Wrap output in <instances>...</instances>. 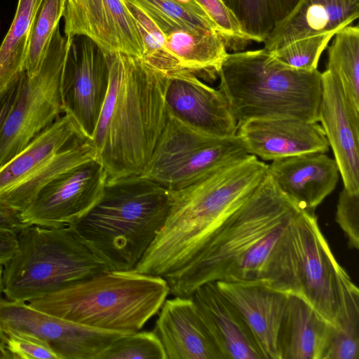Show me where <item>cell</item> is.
Returning <instances> with one entry per match:
<instances>
[{
  "instance_id": "6da1fadb",
  "label": "cell",
  "mask_w": 359,
  "mask_h": 359,
  "mask_svg": "<svg viewBox=\"0 0 359 359\" xmlns=\"http://www.w3.org/2000/svg\"><path fill=\"white\" fill-rule=\"evenodd\" d=\"M167 73L141 57L109 55V83L90 139L107 181L139 175L164 128Z\"/></svg>"
},
{
  "instance_id": "7a4b0ae2",
  "label": "cell",
  "mask_w": 359,
  "mask_h": 359,
  "mask_svg": "<svg viewBox=\"0 0 359 359\" xmlns=\"http://www.w3.org/2000/svg\"><path fill=\"white\" fill-rule=\"evenodd\" d=\"M267 167L248 154L189 186L169 190L166 219L134 271L165 278L187 265L212 231L252 194Z\"/></svg>"
},
{
  "instance_id": "3957f363",
  "label": "cell",
  "mask_w": 359,
  "mask_h": 359,
  "mask_svg": "<svg viewBox=\"0 0 359 359\" xmlns=\"http://www.w3.org/2000/svg\"><path fill=\"white\" fill-rule=\"evenodd\" d=\"M170 192L141 175L107 181L102 196L70 224L109 271H133L162 227Z\"/></svg>"
},
{
  "instance_id": "277c9868",
  "label": "cell",
  "mask_w": 359,
  "mask_h": 359,
  "mask_svg": "<svg viewBox=\"0 0 359 359\" xmlns=\"http://www.w3.org/2000/svg\"><path fill=\"white\" fill-rule=\"evenodd\" d=\"M170 293L163 277L106 271L29 300L32 307L91 327L133 333L156 313Z\"/></svg>"
},
{
  "instance_id": "5b68a950",
  "label": "cell",
  "mask_w": 359,
  "mask_h": 359,
  "mask_svg": "<svg viewBox=\"0 0 359 359\" xmlns=\"http://www.w3.org/2000/svg\"><path fill=\"white\" fill-rule=\"evenodd\" d=\"M237 124L249 119L293 118L318 122L321 72L285 67L264 48L227 54L218 73Z\"/></svg>"
},
{
  "instance_id": "8992f818",
  "label": "cell",
  "mask_w": 359,
  "mask_h": 359,
  "mask_svg": "<svg viewBox=\"0 0 359 359\" xmlns=\"http://www.w3.org/2000/svg\"><path fill=\"white\" fill-rule=\"evenodd\" d=\"M301 209L266 172L248 198L208 236L194 258L164 278L169 292L191 297L205 283L227 280L257 242Z\"/></svg>"
},
{
  "instance_id": "52a82bcc",
  "label": "cell",
  "mask_w": 359,
  "mask_h": 359,
  "mask_svg": "<svg viewBox=\"0 0 359 359\" xmlns=\"http://www.w3.org/2000/svg\"><path fill=\"white\" fill-rule=\"evenodd\" d=\"M17 238V251L4 266L3 294L8 300L27 302L109 271L70 225H28Z\"/></svg>"
},
{
  "instance_id": "ba28073f",
  "label": "cell",
  "mask_w": 359,
  "mask_h": 359,
  "mask_svg": "<svg viewBox=\"0 0 359 359\" xmlns=\"http://www.w3.org/2000/svg\"><path fill=\"white\" fill-rule=\"evenodd\" d=\"M346 273L335 259L314 212L301 209L290 219L279 239L266 280L278 291L301 296L334 325Z\"/></svg>"
},
{
  "instance_id": "9c48e42d",
  "label": "cell",
  "mask_w": 359,
  "mask_h": 359,
  "mask_svg": "<svg viewBox=\"0 0 359 359\" xmlns=\"http://www.w3.org/2000/svg\"><path fill=\"white\" fill-rule=\"evenodd\" d=\"M93 158L90 139L63 114L0 168V205L21 212L45 185Z\"/></svg>"
},
{
  "instance_id": "30bf717a",
  "label": "cell",
  "mask_w": 359,
  "mask_h": 359,
  "mask_svg": "<svg viewBox=\"0 0 359 359\" xmlns=\"http://www.w3.org/2000/svg\"><path fill=\"white\" fill-rule=\"evenodd\" d=\"M247 154L236 135L219 138L208 135L167 111L164 128L140 175L168 190H178Z\"/></svg>"
},
{
  "instance_id": "8fae6325",
  "label": "cell",
  "mask_w": 359,
  "mask_h": 359,
  "mask_svg": "<svg viewBox=\"0 0 359 359\" xmlns=\"http://www.w3.org/2000/svg\"><path fill=\"white\" fill-rule=\"evenodd\" d=\"M72 40L58 26L38 72L32 76L25 72L20 93L0 130V168L65 114L61 86Z\"/></svg>"
},
{
  "instance_id": "7c38bea8",
  "label": "cell",
  "mask_w": 359,
  "mask_h": 359,
  "mask_svg": "<svg viewBox=\"0 0 359 359\" xmlns=\"http://www.w3.org/2000/svg\"><path fill=\"white\" fill-rule=\"evenodd\" d=\"M107 181L95 158L64 172L45 185L19 213L28 225L46 228L69 226L84 216L97 202Z\"/></svg>"
},
{
  "instance_id": "4fadbf2b",
  "label": "cell",
  "mask_w": 359,
  "mask_h": 359,
  "mask_svg": "<svg viewBox=\"0 0 359 359\" xmlns=\"http://www.w3.org/2000/svg\"><path fill=\"white\" fill-rule=\"evenodd\" d=\"M0 324L4 332L20 331L43 339L60 359H99L114 341L128 334L76 323L6 298L0 299Z\"/></svg>"
},
{
  "instance_id": "5bb4252c",
  "label": "cell",
  "mask_w": 359,
  "mask_h": 359,
  "mask_svg": "<svg viewBox=\"0 0 359 359\" xmlns=\"http://www.w3.org/2000/svg\"><path fill=\"white\" fill-rule=\"evenodd\" d=\"M109 83V55L91 39L73 38L64 68L61 93L64 113L85 137L95 128Z\"/></svg>"
},
{
  "instance_id": "9a60e30c",
  "label": "cell",
  "mask_w": 359,
  "mask_h": 359,
  "mask_svg": "<svg viewBox=\"0 0 359 359\" xmlns=\"http://www.w3.org/2000/svg\"><path fill=\"white\" fill-rule=\"evenodd\" d=\"M65 36H83L109 55L142 57L143 44L125 0H66Z\"/></svg>"
},
{
  "instance_id": "2e32d148",
  "label": "cell",
  "mask_w": 359,
  "mask_h": 359,
  "mask_svg": "<svg viewBox=\"0 0 359 359\" xmlns=\"http://www.w3.org/2000/svg\"><path fill=\"white\" fill-rule=\"evenodd\" d=\"M164 99L167 111L191 128L219 138L236 136L237 121L224 95L194 74L167 73Z\"/></svg>"
},
{
  "instance_id": "e0dca14e",
  "label": "cell",
  "mask_w": 359,
  "mask_h": 359,
  "mask_svg": "<svg viewBox=\"0 0 359 359\" xmlns=\"http://www.w3.org/2000/svg\"><path fill=\"white\" fill-rule=\"evenodd\" d=\"M321 78L318 122L333 151L344 188L359 193V110L348 101L332 73L325 69Z\"/></svg>"
},
{
  "instance_id": "ac0fdd59",
  "label": "cell",
  "mask_w": 359,
  "mask_h": 359,
  "mask_svg": "<svg viewBox=\"0 0 359 359\" xmlns=\"http://www.w3.org/2000/svg\"><path fill=\"white\" fill-rule=\"evenodd\" d=\"M237 126L236 135L248 154L264 161L329 151L325 132L317 121L293 118H254Z\"/></svg>"
},
{
  "instance_id": "d6986e66",
  "label": "cell",
  "mask_w": 359,
  "mask_h": 359,
  "mask_svg": "<svg viewBox=\"0 0 359 359\" xmlns=\"http://www.w3.org/2000/svg\"><path fill=\"white\" fill-rule=\"evenodd\" d=\"M215 282L244 319L263 359H279L278 335L287 294L263 280Z\"/></svg>"
},
{
  "instance_id": "ffe728a7",
  "label": "cell",
  "mask_w": 359,
  "mask_h": 359,
  "mask_svg": "<svg viewBox=\"0 0 359 359\" xmlns=\"http://www.w3.org/2000/svg\"><path fill=\"white\" fill-rule=\"evenodd\" d=\"M267 174L300 208L314 212L334 189L339 170L325 153L311 152L275 159Z\"/></svg>"
},
{
  "instance_id": "44dd1931",
  "label": "cell",
  "mask_w": 359,
  "mask_h": 359,
  "mask_svg": "<svg viewBox=\"0 0 359 359\" xmlns=\"http://www.w3.org/2000/svg\"><path fill=\"white\" fill-rule=\"evenodd\" d=\"M158 27L163 33V46L154 57L144 60L147 64L165 73L186 70L208 81L218 77L228 52L217 32Z\"/></svg>"
},
{
  "instance_id": "7402d4cb",
  "label": "cell",
  "mask_w": 359,
  "mask_h": 359,
  "mask_svg": "<svg viewBox=\"0 0 359 359\" xmlns=\"http://www.w3.org/2000/svg\"><path fill=\"white\" fill-rule=\"evenodd\" d=\"M191 297L222 359H263L244 319L215 281L198 287Z\"/></svg>"
},
{
  "instance_id": "603a6c76",
  "label": "cell",
  "mask_w": 359,
  "mask_h": 359,
  "mask_svg": "<svg viewBox=\"0 0 359 359\" xmlns=\"http://www.w3.org/2000/svg\"><path fill=\"white\" fill-rule=\"evenodd\" d=\"M154 332L166 359H222L191 297L165 299Z\"/></svg>"
},
{
  "instance_id": "cb8c5ba5",
  "label": "cell",
  "mask_w": 359,
  "mask_h": 359,
  "mask_svg": "<svg viewBox=\"0 0 359 359\" xmlns=\"http://www.w3.org/2000/svg\"><path fill=\"white\" fill-rule=\"evenodd\" d=\"M359 17V0H297L263 41L269 52L299 39L334 34Z\"/></svg>"
},
{
  "instance_id": "d4e9b609",
  "label": "cell",
  "mask_w": 359,
  "mask_h": 359,
  "mask_svg": "<svg viewBox=\"0 0 359 359\" xmlns=\"http://www.w3.org/2000/svg\"><path fill=\"white\" fill-rule=\"evenodd\" d=\"M330 325L301 296L287 294L278 335L279 359H321Z\"/></svg>"
},
{
  "instance_id": "484cf974",
  "label": "cell",
  "mask_w": 359,
  "mask_h": 359,
  "mask_svg": "<svg viewBox=\"0 0 359 359\" xmlns=\"http://www.w3.org/2000/svg\"><path fill=\"white\" fill-rule=\"evenodd\" d=\"M359 358V290L346 273L336 321L330 325L321 359Z\"/></svg>"
},
{
  "instance_id": "4316f807",
  "label": "cell",
  "mask_w": 359,
  "mask_h": 359,
  "mask_svg": "<svg viewBox=\"0 0 359 359\" xmlns=\"http://www.w3.org/2000/svg\"><path fill=\"white\" fill-rule=\"evenodd\" d=\"M41 0H19L10 29L0 46V93L25 70L34 15Z\"/></svg>"
},
{
  "instance_id": "83f0119b",
  "label": "cell",
  "mask_w": 359,
  "mask_h": 359,
  "mask_svg": "<svg viewBox=\"0 0 359 359\" xmlns=\"http://www.w3.org/2000/svg\"><path fill=\"white\" fill-rule=\"evenodd\" d=\"M326 70L339 81L348 101L359 110V27L338 31L327 46Z\"/></svg>"
},
{
  "instance_id": "f1b7e54d",
  "label": "cell",
  "mask_w": 359,
  "mask_h": 359,
  "mask_svg": "<svg viewBox=\"0 0 359 359\" xmlns=\"http://www.w3.org/2000/svg\"><path fill=\"white\" fill-rule=\"evenodd\" d=\"M297 0H226L244 30L257 43L264 41Z\"/></svg>"
},
{
  "instance_id": "f546056e",
  "label": "cell",
  "mask_w": 359,
  "mask_h": 359,
  "mask_svg": "<svg viewBox=\"0 0 359 359\" xmlns=\"http://www.w3.org/2000/svg\"><path fill=\"white\" fill-rule=\"evenodd\" d=\"M66 0H41L32 25L25 70L28 76L39 69L54 32L63 17Z\"/></svg>"
},
{
  "instance_id": "4dcf8cb0",
  "label": "cell",
  "mask_w": 359,
  "mask_h": 359,
  "mask_svg": "<svg viewBox=\"0 0 359 359\" xmlns=\"http://www.w3.org/2000/svg\"><path fill=\"white\" fill-rule=\"evenodd\" d=\"M126 1L142 9L160 27H179L218 33L216 25L208 15L201 14L177 0Z\"/></svg>"
},
{
  "instance_id": "1f68e13d",
  "label": "cell",
  "mask_w": 359,
  "mask_h": 359,
  "mask_svg": "<svg viewBox=\"0 0 359 359\" xmlns=\"http://www.w3.org/2000/svg\"><path fill=\"white\" fill-rule=\"evenodd\" d=\"M333 36L322 34L304 38L269 53L274 60L285 67L312 72L317 69L320 56Z\"/></svg>"
},
{
  "instance_id": "d6a6232c",
  "label": "cell",
  "mask_w": 359,
  "mask_h": 359,
  "mask_svg": "<svg viewBox=\"0 0 359 359\" xmlns=\"http://www.w3.org/2000/svg\"><path fill=\"white\" fill-rule=\"evenodd\" d=\"M99 359H166V355L154 332L138 331L119 337Z\"/></svg>"
},
{
  "instance_id": "836d02e7",
  "label": "cell",
  "mask_w": 359,
  "mask_h": 359,
  "mask_svg": "<svg viewBox=\"0 0 359 359\" xmlns=\"http://www.w3.org/2000/svg\"><path fill=\"white\" fill-rule=\"evenodd\" d=\"M217 28L227 50H245L256 40L249 35L223 0H196Z\"/></svg>"
},
{
  "instance_id": "e575fe53",
  "label": "cell",
  "mask_w": 359,
  "mask_h": 359,
  "mask_svg": "<svg viewBox=\"0 0 359 359\" xmlns=\"http://www.w3.org/2000/svg\"><path fill=\"white\" fill-rule=\"evenodd\" d=\"M4 332L11 359H60L48 342L35 335L20 331Z\"/></svg>"
},
{
  "instance_id": "d590c367",
  "label": "cell",
  "mask_w": 359,
  "mask_h": 359,
  "mask_svg": "<svg viewBox=\"0 0 359 359\" xmlns=\"http://www.w3.org/2000/svg\"><path fill=\"white\" fill-rule=\"evenodd\" d=\"M335 219L347 238L348 247L358 250L359 193H351L343 188L339 196Z\"/></svg>"
},
{
  "instance_id": "8d00e7d4",
  "label": "cell",
  "mask_w": 359,
  "mask_h": 359,
  "mask_svg": "<svg viewBox=\"0 0 359 359\" xmlns=\"http://www.w3.org/2000/svg\"><path fill=\"white\" fill-rule=\"evenodd\" d=\"M25 76V71L20 72L11 85L0 93V130L20 93Z\"/></svg>"
},
{
  "instance_id": "74e56055",
  "label": "cell",
  "mask_w": 359,
  "mask_h": 359,
  "mask_svg": "<svg viewBox=\"0 0 359 359\" xmlns=\"http://www.w3.org/2000/svg\"><path fill=\"white\" fill-rule=\"evenodd\" d=\"M18 249L17 233L0 230V265L4 266Z\"/></svg>"
},
{
  "instance_id": "f35d334b",
  "label": "cell",
  "mask_w": 359,
  "mask_h": 359,
  "mask_svg": "<svg viewBox=\"0 0 359 359\" xmlns=\"http://www.w3.org/2000/svg\"><path fill=\"white\" fill-rule=\"evenodd\" d=\"M27 225L19 217V213L0 205V230L18 233Z\"/></svg>"
},
{
  "instance_id": "ab89813d",
  "label": "cell",
  "mask_w": 359,
  "mask_h": 359,
  "mask_svg": "<svg viewBox=\"0 0 359 359\" xmlns=\"http://www.w3.org/2000/svg\"><path fill=\"white\" fill-rule=\"evenodd\" d=\"M0 359H11L6 348V336L0 324Z\"/></svg>"
},
{
  "instance_id": "60d3db41",
  "label": "cell",
  "mask_w": 359,
  "mask_h": 359,
  "mask_svg": "<svg viewBox=\"0 0 359 359\" xmlns=\"http://www.w3.org/2000/svg\"><path fill=\"white\" fill-rule=\"evenodd\" d=\"M4 266L0 265V299H1V294H3L4 289Z\"/></svg>"
}]
</instances>
